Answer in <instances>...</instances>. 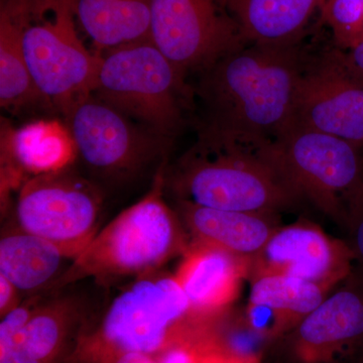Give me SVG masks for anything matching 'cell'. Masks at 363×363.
<instances>
[{
  "mask_svg": "<svg viewBox=\"0 0 363 363\" xmlns=\"http://www.w3.org/2000/svg\"><path fill=\"white\" fill-rule=\"evenodd\" d=\"M76 159L102 189L121 187L167 164L172 138L150 130L94 94L64 114Z\"/></svg>",
  "mask_w": 363,
  "mask_h": 363,
  "instance_id": "cell-7",
  "label": "cell"
},
{
  "mask_svg": "<svg viewBox=\"0 0 363 363\" xmlns=\"http://www.w3.org/2000/svg\"><path fill=\"white\" fill-rule=\"evenodd\" d=\"M75 147L65 123L30 121L20 128L2 126L1 193L20 189L33 177L73 164Z\"/></svg>",
  "mask_w": 363,
  "mask_h": 363,
  "instance_id": "cell-14",
  "label": "cell"
},
{
  "mask_svg": "<svg viewBox=\"0 0 363 363\" xmlns=\"http://www.w3.org/2000/svg\"><path fill=\"white\" fill-rule=\"evenodd\" d=\"M0 104L11 112L43 105L23 58L18 37L11 25L0 18Z\"/></svg>",
  "mask_w": 363,
  "mask_h": 363,
  "instance_id": "cell-22",
  "label": "cell"
},
{
  "mask_svg": "<svg viewBox=\"0 0 363 363\" xmlns=\"http://www.w3.org/2000/svg\"><path fill=\"white\" fill-rule=\"evenodd\" d=\"M73 6L98 55L150 40L152 0H73Z\"/></svg>",
  "mask_w": 363,
  "mask_h": 363,
  "instance_id": "cell-20",
  "label": "cell"
},
{
  "mask_svg": "<svg viewBox=\"0 0 363 363\" xmlns=\"http://www.w3.org/2000/svg\"><path fill=\"white\" fill-rule=\"evenodd\" d=\"M149 363H194V360L187 350L174 346L164 351L159 362H155L152 358Z\"/></svg>",
  "mask_w": 363,
  "mask_h": 363,
  "instance_id": "cell-27",
  "label": "cell"
},
{
  "mask_svg": "<svg viewBox=\"0 0 363 363\" xmlns=\"http://www.w3.org/2000/svg\"><path fill=\"white\" fill-rule=\"evenodd\" d=\"M45 107L62 116L92 92L100 55L77 30L73 0H0Z\"/></svg>",
  "mask_w": 363,
  "mask_h": 363,
  "instance_id": "cell-4",
  "label": "cell"
},
{
  "mask_svg": "<svg viewBox=\"0 0 363 363\" xmlns=\"http://www.w3.org/2000/svg\"><path fill=\"white\" fill-rule=\"evenodd\" d=\"M341 51V58L348 71L363 83V40L348 51Z\"/></svg>",
  "mask_w": 363,
  "mask_h": 363,
  "instance_id": "cell-26",
  "label": "cell"
},
{
  "mask_svg": "<svg viewBox=\"0 0 363 363\" xmlns=\"http://www.w3.org/2000/svg\"><path fill=\"white\" fill-rule=\"evenodd\" d=\"M207 363H227V362H220V360H209V362H208Z\"/></svg>",
  "mask_w": 363,
  "mask_h": 363,
  "instance_id": "cell-29",
  "label": "cell"
},
{
  "mask_svg": "<svg viewBox=\"0 0 363 363\" xmlns=\"http://www.w3.org/2000/svg\"><path fill=\"white\" fill-rule=\"evenodd\" d=\"M250 267V260L221 248L190 242L174 277L196 316L207 318L231 307Z\"/></svg>",
  "mask_w": 363,
  "mask_h": 363,
  "instance_id": "cell-15",
  "label": "cell"
},
{
  "mask_svg": "<svg viewBox=\"0 0 363 363\" xmlns=\"http://www.w3.org/2000/svg\"><path fill=\"white\" fill-rule=\"evenodd\" d=\"M164 191L176 201L278 215L301 201L257 147L200 133L197 143L164 172Z\"/></svg>",
  "mask_w": 363,
  "mask_h": 363,
  "instance_id": "cell-2",
  "label": "cell"
},
{
  "mask_svg": "<svg viewBox=\"0 0 363 363\" xmlns=\"http://www.w3.org/2000/svg\"><path fill=\"white\" fill-rule=\"evenodd\" d=\"M347 233V245L354 255V267L363 272V183L346 205L342 224Z\"/></svg>",
  "mask_w": 363,
  "mask_h": 363,
  "instance_id": "cell-24",
  "label": "cell"
},
{
  "mask_svg": "<svg viewBox=\"0 0 363 363\" xmlns=\"http://www.w3.org/2000/svg\"><path fill=\"white\" fill-rule=\"evenodd\" d=\"M152 358L150 355L140 354V353H126L116 358L112 363H149Z\"/></svg>",
  "mask_w": 363,
  "mask_h": 363,
  "instance_id": "cell-28",
  "label": "cell"
},
{
  "mask_svg": "<svg viewBox=\"0 0 363 363\" xmlns=\"http://www.w3.org/2000/svg\"><path fill=\"white\" fill-rule=\"evenodd\" d=\"M330 293L323 286L281 274L252 277L248 306L264 310L272 321L300 322Z\"/></svg>",
  "mask_w": 363,
  "mask_h": 363,
  "instance_id": "cell-21",
  "label": "cell"
},
{
  "mask_svg": "<svg viewBox=\"0 0 363 363\" xmlns=\"http://www.w3.org/2000/svg\"><path fill=\"white\" fill-rule=\"evenodd\" d=\"M298 335L315 348L363 342V272L354 267L337 290L298 322Z\"/></svg>",
  "mask_w": 363,
  "mask_h": 363,
  "instance_id": "cell-19",
  "label": "cell"
},
{
  "mask_svg": "<svg viewBox=\"0 0 363 363\" xmlns=\"http://www.w3.org/2000/svg\"><path fill=\"white\" fill-rule=\"evenodd\" d=\"M320 14L339 50L348 51L363 40L362 0H324Z\"/></svg>",
  "mask_w": 363,
  "mask_h": 363,
  "instance_id": "cell-23",
  "label": "cell"
},
{
  "mask_svg": "<svg viewBox=\"0 0 363 363\" xmlns=\"http://www.w3.org/2000/svg\"><path fill=\"white\" fill-rule=\"evenodd\" d=\"M152 179L147 194L126 208L86 245L52 292L92 279L102 286L160 272L183 255L190 240L174 208L164 199V172Z\"/></svg>",
  "mask_w": 363,
  "mask_h": 363,
  "instance_id": "cell-3",
  "label": "cell"
},
{
  "mask_svg": "<svg viewBox=\"0 0 363 363\" xmlns=\"http://www.w3.org/2000/svg\"><path fill=\"white\" fill-rule=\"evenodd\" d=\"M301 200L342 224L346 205L363 183V149L294 123L257 147Z\"/></svg>",
  "mask_w": 363,
  "mask_h": 363,
  "instance_id": "cell-8",
  "label": "cell"
},
{
  "mask_svg": "<svg viewBox=\"0 0 363 363\" xmlns=\"http://www.w3.org/2000/svg\"><path fill=\"white\" fill-rule=\"evenodd\" d=\"M195 318L174 274H147L131 281L104 307L96 329L84 332L73 357L85 363H112L126 353L152 357Z\"/></svg>",
  "mask_w": 363,
  "mask_h": 363,
  "instance_id": "cell-5",
  "label": "cell"
},
{
  "mask_svg": "<svg viewBox=\"0 0 363 363\" xmlns=\"http://www.w3.org/2000/svg\"><path fill=\"white\" fill-rule=\"evenodd\" d=\"M21 294L4 276L0 274V317H4L21 304Z\"/></svg>",
  "mask_w": 363,
  "mask_h": 363,
  "instance_id": "cell-25",
  "label": "cell"
},
{
  "mask_svg": "<svg viewBox=\"0 0 363 363\" xmlns=\"http://www.w3.org/2000/svg\"><path fill=\"white\" fill-rule=\"evenodd\" d=\"M104 191L73 164L28 179L18 189L16 227L76 259L96 235Z\"/></svg>",
  "mask_w": 363,
  "mask_h": 363,
  "instance_id": "cell-9",
  "label": "cell"
},
{
  "mask_svg": "<svg viewBox=\"0 0 363 363\" xmlns=\"http://www.w3.org/2000/svg\"><path fill=\"white\" fill-rule=\"evenodd\" d=\"M294 123L363 149V83L344 65L335 45L308 60L298 85Z\"/></svg>",
  "mask_w": 363,
  "mask_h": 363,
  "instance_id": "cell-11",
  "label": "cell"
},
{
  "mask_svg": "<svg viewBox=\"0 0 363 363\" xmlns=\"http://www.w3.org/2000/svg\"><path fill=\"white\" fill-rule=\"evenodd\" d=\"M71 288L68 286L56 292L45 293L25 328L9 348L14 346L38 363L61 362L72 339L80 341L104 308L93 302L95 296Z\"/></svg>",
  "mask_w": 363,
  "mask_h": 363,
  "instance_id": "cell-13",
  "label": "cell"
},
{
  "mask_svg": "<svg viewBox=\"0 0 363 363\" xmlns=\"http://www.w3.org/2000/svg\"><path fill=\"white\" fill-rule=\"evenodd\" d=\"M345 240H336L311 222L279 226L252 260L250 276L281 274L305 279L331 292L354 269Z\"/></svg>",
  "mask_w": 363,
  "mask_h": 363,
  "instance_id": "cell-12",
  "label": "cell"
},
{
  "mask_svg": "<svg viewBox=\"0 0 363 363\" xmlns=\"http://www.w3.org/2000/svg\"><path fill=\"white\" fill-rule=\"evenodd\" d=\"M309 57L298 44H247L201 73L199 133L259 147L292 125L298 85Z\"/></svg>",
  "mask_w": 363,
  "mask_h": 363,
  "instance_id": "cell-1",
  "label": "cell"
},
{
  "mask_svg": "<svg viewBox=\"0 0 363 363\" xmlns=\"http://www.w3.org/2000/svg\"><path fill=\"white\" fill-rule=\"evenodd\" d=\"M190 242L221 248L252 260L279 228L278 215L227 211L176 201L174 207Z\"/></svg>",
  "mask_w": 363,
  "mask_h": 363,
  "instance_id": "cell-16",
  "label": "cell"
},
{
  "mask_svg": "<svg viewBox=\"0 0 363 363\" xmlns=\"http://www.w3.org/2000/svg\"><path fill=\"white\" fill-rule=\"evenodd\" d=\"M91 93L172 140L183 126L193 97L185 76L150 40L100 55Z\"/></svg>",
  "mask_w": 363,
  "mask_h": 363,
  "instance_id": "cell-6",
  "label": "cell"
},
{
  "mask_svg": "<svg viewBox=\"0 0 363 363\" xmlns=\"http://www.w3.org/2000/svg\"><path fill=\"white\" fill-rule=\"evenodd\" d=\"M74 260L54 243L16 226L0 240V274L26 297L52 292Z\"/></svg>",
  "mask_w": 363,
  "mask_h": 363,
  "instance_id": "cell-17",
  "label": "cell"
},
{
  "mask_svg": "<svg viewBox=\"0 0 363 363\" xmlns=\"http://www.w3.org/2000/svg\"><path fill=\"white\" fill-rule=\"evenodd\" d=\"M324 0H225L247 44L290 45L300 43L306 26Z\"/></svg>",
  "mask_w": 363,
  "mask_h": 363,
  "instance_id": "cell-18",
  "label": "cell"
},
{
  "mask_svg": "<svg viewBox=\"0 0 363 363\" xmlns=\"http://www.w3.org/2000/svg\"><path fill=\"white\" fill-rule=\"evenodd\" d=\"M150 40L186 78L247 45L225 0H152Z\"/></svg>",
  "mask_w": 363,
  "mask_h": 363,
  "instance_id": "cell-10",
  "label": "cell"
}]
</instances>
